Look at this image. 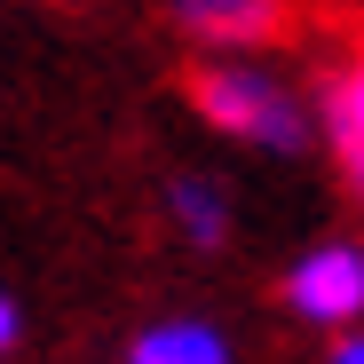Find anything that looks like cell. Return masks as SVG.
I'll list each match as a JSON object with an SVG mask.
<instances>
[{
  "label": "cell",
  "instance_id": "cell-8",
  "mask_svg": "<svg viewBox=\"0 0 364 364\" xmlns=\"http://www.w3.org/2000/svg\"><path fill=\"white\" fill-rule=\"evenodd\" d=\"M325 364H364V333H341V341H333V356H325Z\"/></svg>",
  "mask_w": 364,
  "mask_h": 364
},
{
  "label": "cell",
  "instance_id": "cell-4",
  "mask_svg": "<svg viewBox=\"0 0 364 364\" xmlns=\"http://www.w3.org/2000/svg\"><path fill=\"white\" fill-rule=\"evenodd\" d=\"M127 364H230V333L206 317H159L135 333Z\"/></svg>",
  "mask_w": 364,
  "mask_h": 364
},
{
  "label": "cell",
  "instance_id": "cell-3",
  "mask_svg": "<svg viewBox=\"0 0 364 364\" xmlns=\"http://www.w3.org/2000/svg\"><path fill=\"white\" fill-rule=\"evenodd\" d=\"M174 24L222 48H254L285 24V0H174Z\"/></svg>",
  "mask_w": 364,
  "mask_h": 364
},
{
  "label": "cell",
  "instance_id": "cell-1",
  "mask_svg": "<svg viewBox=\"0 0 364 364\" xmlns=\"http://www.w3.org/2000/svg\"><path fill=\"white\" fill-rule=\"evenodd\" d=\"M191 103L206 111V127L237 135V143H262V151H301L309 143V111L293 103L285 80L254 72V64H206L191 72Z\"/></svg>",
  "mask_w": 364,
  "mask_h": 364
},
{
  "label": "cell",
  "instance_id": "cell-7",
  "mask_svg": "<svg viewBox=\"0 0 364 364\" xmlns=\"http://www.w3.org/2000/svg\"><path fill=\"white\" fill-rule=\"evenodd\" d=\"M16 333H24V309H16V301H9V293H0V356H9V348H16Z\"/></svg>",
  "mask_w": 364,
  "mask_h": 364
},
{
  "label": "cell",
  "instance_id": "cell-5",
  "mask_svg": "<svg viewBox=\"0 0 364 364\" xmlns=\"http://www.w3.org/2000/svg\"><path fill=\"white\" fill-rule=\"evenodd\" d=\"M166 206H174V230L191 237V246H222V237H230V198L214 191L206 174H174Z\"/></svg>",
  "mask_w": 364,
  "mask_h": 364
},
{
  "label": "cell",
  "instance_id": "cell-2",
  "mask_svg": "<svg viewBox=\"0 0 364 364\" xmlns=\"http://www.w3.org/2000/svg\"><path fill=\"white\" fill-rule=\"evenodd\" d=\"M285 309L301 325H325V333H356L364 325V246L356 237H325L285 269Z\"/></svg>",
  "mask_w": 364,
  "mask_h": 364
},
{
  "label": "cell",
  "instance_id": "cell-9",
  "mask_svg": "<svg viewBox=\"0 0 364 364\" xmlns=\"http://www.w3.org/2000/svg\"><path fill=\"white\" fill-rule=\"evenodd\" d=\"M341 166H348V182H356V198H364V151H341Z\"/></svg>",
  "mask_w": 364,
  "mask_h": 364
},
{
  "label": "cell",
  "instance_id": "cell-6",
  "mask_svg": "<svg viewBox=\"0 0 364 364\" xmlns=\"http://www.w3.org/2000/svg\"><path fill=\"white\" fill-rule=\"evenodd\" d=\"M333 143L364 151V64H348V80L333 87Z\"/></svg>",
  "mask_w": 364,
  "mask_h": 364
}]
</instances>
